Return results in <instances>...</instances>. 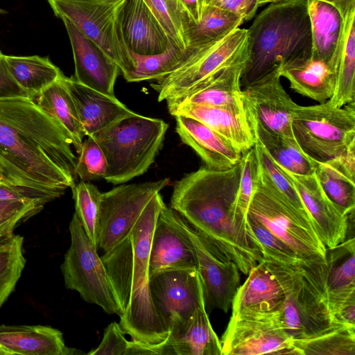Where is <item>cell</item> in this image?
Here are the masks:
<instances>
[{
    "mask_svg": "<svg viewBox=\"0 0 355 355\" xmlns=\"http://www.w3.org/2000/svg\"><path fill=\"white\" fill-rule=\"evenodd\" d=\"M61 125L28 97L0 98V182L46 203L75 185L76 157Z\"/></svg>",
    "mask_w": 355,
    "mask_h": 355,
    "instance_id": "6da1fadb",
    "label": "cell"
},
{
    "mask_svg": "<svg viewBox=\"0 0 355 355\" xmlns=\"http://www.w3.org/2000/svg\"><path fill=\"white\" fill-rule=\"evenodd\" d=\"M241 161L230 168L204 166L173 185L171 208L211 241L248 275L262 259L247 218L237 209Z\"/></svg>",
    "mask_w": 355,
    "mask_h": 355,
    "instance_id": "7a4b0ae2",
    "label": "cell"
},
{
    "mask_svg": "<svg viewBox=\"0 0 355 355\" xmlns=\"http://www.w3.org/2000/svg\"><path fill=\"white\" fill-rule=\"evenodd\" d=\"M166 205L159 193L148 203L129 236L101 258L106 268L122 315L119 324L132 340L157 344L168 337L153 306L149 288L152 236Z\"/></svg>",
    "mask_w": 355,
    "mask_h": 355,
    "instance_id": "3957f363",
    "label": "cell"
},
{
    "mask_svg": "<svg viewBox=\"0 0 355 355\" xmlns=\"http://www.w3.org/2000/svg\"><path fill=\"white\" fill-rule=\"evenodd\" d=\"M248 56L241 78L243 87L309 59L312 38L307 1L270 3L248 28Z\"/></svg>",
    "mask_w": 355,
    "mask_h": 355,
    "instance_id": "277c9868",
    "label": "cell"
},
{
    "mask_svg": "<svg viewBox=\"0 0 355 355\" xmlns=\"http://www.w3.org/2000/svg\"><path fill=\"white\" fill-rule=\"evenodd\" d=\"M283 294L282 326L292 340L308 339L345 324L334 322L325 289V263L296 265L263 259Z\"/></svg>",
    "mask_w": 355,
    "mask_h": 355,
    "instance_id": "5b68a950",
    "label": "cell"
},
{
    "mask_svg": "<svg viewBox=\"0 0 355 355\" xmlns=\"http://www.w3.org/2000/svg\"><path fill=\"white\" fill-rule=\"evenodd\" d=\"M168 128L162 119L134 112L91 135L106 159L103 179L120 184L146 173L163 146Z\"/></svg>",
    "mask_w": 355,
    "mask_h": 355,
    "instance_id": "8992f818",
    "label": "cell"
},
{
    "mask_svg": "<svg viewBox=\"0 0 355 355\" xmlns=\"http://www.w3.org/2000/svg\"><path fill=\"white\" fill-rule=\"evenodd\" d=\"M354 104L338 107L327 101L311 106L297 105L292 116V131L309 158L324 162L355 145Z\"/></svg>",
    "mask_w": 355,
    "mask_h": 355,
    "instance_id": "52a82bcc",
    "label": "cell"
},
{
    "mask_svg": "<svg viewBox=\"0 0 355 355\" xmlns=\"http://www.w3.org/2000/svg\"><path fill=\"white\" fill-rule=\"evenodd\" d=\"M248 29L237 28L214 42L188 47L182 62L150 86L159 101L182 96L219 70L248 60Z\"/></svg>",
    "mask_w": 355,
    "mask_h": 355,
    "instance_id": "ba28073f",
    "label": "cell"
},
{
    "mask_svg": "<svg viewBox=\"0 0 355 355\" xmlns=\"http://www.w3.org/2000/svg\"><path fill=\"white\" fill-rule=\"evenodd\" d=\"M248 213L309 264H324L326 247L311 219L258 178Z\"/></svg>",
    "mask_w": 355,
    "mask_h": 355,
    "instance_id": "9c48e42d",
    "label": "cell"
},
{
    "mask_svg": "<svg viewBox=\"0 0 355 355\" xmlns=\"http://www.w3.org/2000/svg\"><path fill=\"white\" fill-rule=\"evenodd\" d=\"M69 229L71 243L60 266L66 288L78 292L85 302L99 306L106 313L121 317L122 312L105 264L76 213Z\"/></svg>",
    "mask_w": 355,
    "mask_h": 355,
    "instance_id": "30bf717a",
    "label": "cell"
},
{
    "mask_svg": "<svg viewBox=\"0 0 355 355\" xmlns=\"http://www.w3.org/2000/svg\"><path fill=\"white\" fill-rule=\"evenodd\" d=\"M125 0H47L54 15L69 20L127 72L132 58L123 39L119 14Z\"/></svg>",
    "mask_w": 355,
    "mask_h": 355,
    "instance_id": "8fae6325",
    "label": "cell"
},
{
    "mask_svg": "<svg viewBox=\"0 0 355 355\" xmlns=\"http://www.w3.org/2000/svg\"><path fill=\"white\" fill-rule=\"evenodd\" d=\"M169 183L168 178L123 184L101 193L97 248L108 254L127 239L150 200Z\"/></svg>",
    "mask_w": 355,
    "mask_h": 355,
    "instance_id": "7c38bea8",
    "label": "cell"
},
{
    "mask_svg": "<svg viewBox=\"0 0 355 355\" xmlns=\"http://www.w3.org/2000/svg\"><path fill=\"white\" fill-rule=\"evenodd\" d=\"M177 217L195 250L206 312L209 314L218 309L227 313L240 286L239 268L226 253L178 213Z\"/></svg>",
    "mask_w": 355,
    "mask_h": 355,
    "instance_id": "4fadbf2b",
    "label": "cell"
},
{
    "mask_svg": "<svg viewBox=\"0 0 355 355\" xmlns=\"http://www.w3.org/2000/svg\"><path fill=\"white\" fill-rule=\"evenodd\" d=\"M151 300L158 319L168 334L187 323L204 304L197 269L159 273L149 280Z\"/></svg>",
    "mask_w": 355,
    "mask_h": 355,
    "instance_id": "5bb4252c",
    "label": "cell"
},
{
    "mask_svg": "<svg viewBox=\"0 0 355 355\" xmlns=\"http://www.w3.org/2000/svg\"><path fill=\"white\" fill-rule=\"evenodd\" d=\"M279 73L267 75L242 89L244 109L250 125L259 124L268 131L295 138L292 116L296 104L283 87Z\"/></svg>",
    "mask_w": 355,
    "mask_h": 355,
    "instance_id": "9a60e30c",
    "label": "cell"
},
{
    "mask_svg": "<svg viewBox=\"0 0 355 355\" xmlns=\"http://www.w3.org/2000/svg\"><path fill=\"white\" fill-rule=\"evenodd\" d=\"M221 355L296 354L279 319H230Z\"/></svg>",
    "mask_w": 355,
    "mask_h": 355,
    "instance_id": "2e32d148",
    "label": "cell"
},
{
    "mask_svg": "<svg viewBox=\"0 0 355 355\" xmlns=\"http://www.w3.org/2000/svg\"><path fill=\"white\" fill-rule=\"evenodd\" d=\"M276 164L295 189L326 248L343 242L347 236L349 215L330 200L315 173L297 175Z\"/></svg>",
    "mask_w": 355,
    "mask_h": 355,
    "instance_id": "e0dca14e",
    "label": "cell"
},
{
    "mask_svg": "<svg viewBox=\"0 0 355 355\" xmlns=\"http://www.w3.org/2000/svg\"><path fill=\"white\" fill-rule=\"evenodd\" d=\"M191 269H197L193 246L178 222L177 212L165 205L152 236L149 277L167 271Z\"/></svg>",
    "mask_w": 355,
    "mask_h": 355,
    "instance_id": "ac0fdd59",
    "label": "cell"
},
{
    "mask_svg": "<svg viewBox=\"0 0 355 355\" xmlns=\"http://www.w3.org/2000/svg\"><path fill=\"white\" fill-rule=\"evenodd\" d=\"M232 302L230 319H279L284 304L282 290L261 261L251 268Z\"/></svg>",
    "mask_w": 355,
    "mask_h": 355,
    "instance_id": "d6986e66",
    "label": "cell"
},
{
    "mask_svg": "<svg viewBox=\"0 0 355 355\" xmlns=\"http://www.w3.org/2000/svg\"><path fill=\"white\" fill-rule=\"evenodd\" d=\"M71 43L75 64L73 76L78 83L115 96L119 67L97 44L82 34L67 19H61Z\"/></svg>",
    "mask_w": 355,
    "mask_h": 355,
    "instance_id": "ffe728a7",
    "label": "cell"
},
{
    "mask_svg": "<svg viewBox=\"0 0 355 355\" xmlns=\"http://www.w3.org/2000/svg\"><path fill=\"white\" fill-rule=\"evenodd\" d=\"M167 108L173 116H187L202 123L242 153L254 146L255 137L244 107L183 103Z\"/></svg>",
    "mask_w": 355,
    "mask_h": 355,
    "instance_id": "44dd1931",
    "label": "cell"
},
{
    "mask_svg": "<svg viewBox=\"0 0 355 355\" xmlns=\"http://www.w3.org/2000/svg\"><path fill=\"white\" fill-rule=\"evenodd\" d=\"M119 20L125 42L134 53L157 54L173 45L143 0H125L120 9Z\"/></svg>",
    "mask_w": 355,
    "mask_h": 355,
    "instance_id": "7402d4cb",
    "label": "cell"
},
{
    "mask_svg": "<svg viewBox=\"0 0 355 355\" xmlns=\"http://www.w3.org/2000/svg\"><path fill=\"white\" fill-rule=\"evenodd\" d=\"M64 80L87 137L134 113L115 96L89 88L73 76H64Z\"/></svg>",
    "mask_w": 355,
    "mask_h": 355,
    "instance_id": "603a6c76",
    "label": "cell"
},
{
    "mask_svg": "<svg viewBox=\"0 0 355 355\" xmlns=\"http://www.w3.org/2000/svg\"><path fill=\"white\" fill-rule=\"evenodd\" d=\"M175 118L176 132L181 140L195 150L205 166L225 169L241 161L243 153L202 123L184 116Z\"/></svg>",
    "mask_w": 355,
    "mask_h": 355,
    "instance_id": "cb8c5ba5",
    "label": "cell"
},
{
    "mask_svg": "<svg viewBox=\"0 0 355 355\" xmlns=\"http://www.w3.org/2000/svg\"><path fill=\"white\" fill-rule=\"evenodd\" d=\"M0 347L8 355H73L82 353L66 346L60 330L42 325H0Z\"/></svg>",
    "mask_w": 355,
    "mask_h": 355,
    "instance_id": "d4e9b609",
    "label": "cell"
},
{
    "mask_svg": "<svg viewBox=\"0 0 355 355\" xmlns=\"http://www.w3.org/2000/svg\"><path fill=\"white\" fill-rule=\"evenodd\" d=\"M246 62L242 61L219 70L182 96L166 100L167 106L193 103L244 107L241 78Z\"/></svg>",
    "mask_w": 355,
    "mask_h": 355,
    "instance_id": "484cf974",
    "label": "cell"
},
{
    "mask_svg": "<svg viewBox=\"0 0 355 355\" xmlns=\"http://www.w3.org/2000/svg\"><path fill=\"white\" fill-rule=\"evenodd\" d=\"M325 289L331 311L340 304L355 297V239L326 249Z\"/></svg>",
    "mask_w": 355,
    "mask_h": 355,
    "instance_id": "4316f807",
    "label": "cell"
},
{
    "mask_svg": "<svg viewBox=\"0 0 355 355\" xmlns=\"http://www.w3.org/2000/svg\"><path fill=\"white\" fill-rule=\"evenodd\" d=\"M315 162L322 189L338 208L349 215L355 209V145L335 159Z\"/></svg>",
    "mask_w": 355,
    "mask_h": 355,
    "instance_id": "83f0119b",
    "label": "cell"
},
{
    "mask_svg": "<svg viewBox=\"0 0 355 355\" xmlns=\"http://www.w3.org/2000/svg\"><path fill=\"white\" fill-rule=\"evenodd\" d=\"M169 354L221 355L220 340L214 331L205 305L198 308L184 324L172 330L166 339Z\"/></svg>",
    "mask_w": 355,
    "mask_h": 355,
    "instance_id": "f1b7e54d",
    "label": "cell"
},
{
    "mask_svg": "<svg viewBox=\"0 0 355 355\" xmlns=\"http://www.w3.org/2000/svg\"><path fill=\"white\" fill-rule=\"evenodd\" d=\"M306 1L311 30V58L327 62L334 70V58L340 38L343 16L328 3L318 0Z\"/></svg>",
    "mask_w": 355,
    "mask_h": 355,
    "instance_id": "f546056e",
    "label": "cell"
},
{
    "mask_svg": "<svg viewBox=\"0 0 355 355\" xmlns=\"http://www.w3.org/2000/svg\"><path fill=\"white\" fill-rule=\"evenodd\" d=\"M336 85L331 98L334 106L343 107L355 97V7L343 16L340 41L334 58Z\"/></svg>",
    "mask_w": 355,
    "mask_h": 355,
    "instance_id": "4dcf8cb0",
    "label": "cell"
},
{
    "mask_svg": "<svg viewBox=\"0 0 355 355\" xmlns=\"http://www.w3.org/2000/svg\"><path fill=\"white\" fill-rule=\"evenodd\" d=\"M63 73L33 99L64 130L78 154L85 135L77 110L64 83Z\"/></svg>",
    "mask_w": 355,
    "mask_h": 355,
    "instance_id": "1f68e13d",
    "label": "cell"
},
{
    "mask_svg": "<svg viewBox=\"0 0 355 355\" xmlns=\"http://www.w3.org/2000/svg\"><path fill=\"white\" fill-rule=\"evenodd\" d=\"M291 88L320 103L329 100L334 92L336 74L327 62L313 58L282 69Z\"/></svg>",
    "mask_w": 355,
    "mask_h": 355,
    "instance_id": "d6a6232c",
    "label": "cell"
},
{
    "mask_svg": "<svg viewBox=\"0 0 355 355\" xmlns=\"http://www.w3.org/2000/svg\"><path fill=\"white\" fill-rule=\"evenodd\" d=\"M3 59L12 76L32 99L62 73L49 57L3 54Z\"/></svg>",
    "mask_w": 355,
    "mask_h": 355,
    "instance_id": "836d02e7",
    "label": "cell"
},
{
    "mask_svg": "<svg viewBox=\"0 0 355 355\" xmlns=\"http://www.w3.org/2000/svg\"><path fill=\"white\" fill-rule=\"evenodd\" d=\"M255 137L266 153L278 165L297 175L315 173V162L301 149L295 138L267 130L259 124L251 125Z\"/></svg>",
    "mask_w": 355,
    "mask_h": 355,
    "instance_id": "e575fe53",
    "label": "cell"
},
{
    "mask_svg": "<svg viewBox=\"0 0 355 355\" xmlns=\"http://www.w3.org/2000/svg\"><path fill=\"white\" fill-rule=\"evenodd\" d=\"M243 22L241 17L228 10L212 4L204 6L200 20L188 31L187 48L220 40Z\"/></svg>",
    "mask_w": 355,
    "mask_h": 355,
    "instance_id": "d590c367",
    "label": "cell"
},
{
    "mask_svg": "<svg viewBox=\"0 0 355 355\" xmlns=\"http://www.w3.org/2000/svg\"><path fill=\"white\" fill-rule=\"evenodd\" d=\"M132 65L123 73L128 83L157 80L171 73L182 62L184 51L171 45L164 51L152 55H141L131 51Z\"/></svg>",
    "mask_w": 355,
    "mask_h": 355,
    "instance_id": "8d00e7d4",
    "label": "cell"
},
{
    "mask_svg": "<svg viewBox=\"0 0 355 355\" xmlns=\"http://www.w3.org/2000/svg\"><path fill=\"white\" fill-rule=\"evenodd\" d=\"M153 12L171 44L185 51L187 33L195 21L180 0H143Z\"/></svg>",
    "mask_w": 355,
    "mask_h": 355,
    "instance_id": "74e56055",
    "label": "cell"
},
{
    "mask_svg": "<svg viewBox=\"0 0 355 355\" xmlns=\"http://www.w3.org/2000/svg\"><path fill=\"white\" fill-rule=\"evenodd\" d=\"M297 355H355V326L340 325L317 336L292 340Z\"/></svg>",
    "mask_w": 355,
    "mask_h": 355,
    "instance_id": "f35d334b",
    "label": "cell"
},
{
    "mask_svg": "<svg viewBox=\"0 0 355 355\" xmlns=\"http://www.w3.org/2000/svg\"><path fill=\"white\" fill-rule=\"evenodd\" d=\"M24 238L12 233L0 238V307L14 291L26 264Z\"/></svg>",
    "mask_w": 355,
    "mask_h": 355,
    "instance_id": "ab89813d",
    "label": "cell"
},
{
    "mask_svg": "<svg viewBox=\"0 0 355 355\" xmlns=\"http://www.w3.org/2000/svg\"><path fill=\"white\" fill-rule=\"evenodd\" d=\"M71 189L75 202V213L87 236L97 248L101 192L95 185L84 181L75 184Z\"/></svg>",
    "mask_w": 355,
    "mask_h": 355,
    "instance_id": "60d3db41",
    "label": "cell"
},
{
    "mask_svg": "<svg viewBox=\"0 0 355 355\" xmlns=\"http://www.w3.org/2000/svg\"><path fill=\"white\" fill-rule=\"evenodd\" d=\"M247 222L253 239L261 250L263 259L291 265L307 263L302 260L290 247L248 213Z\"/></svg>",
    "mask_w": 355,
    "mask_h": 355,
    "instance_id": "b9f144b4",
    "label": "cell"
},
{
    "mask_svg": "<svg viewBox=\"0 0 355 355\" xmlns=\"http://www.w3.org/2000/svg\"><path fill=\"white\" fill-rule=\"evenodd\" d=\"M78 155L74 171L75 176L84 182L104 178L107 171L106 159L92 136H88L83 142Z\"/></svg>",
    "mask_w": 355,
    "mask_h": 355,
    "instance_id": "7bdbcfd3",
    "label": "cell"
},
{
    "mask_svg": "<svg viewBox=\"0 0 355 355\" xmlns=\"http://www.w3.org/2000/svg\"><path fill=\"white\" fill-rule=\"evenodd\" d=\"M44 207L35 200H0V238L13 233L19 224L39 213Z\"/></svg>",
    "mask_w": 355,
    "mask_h": 355,
    "instance_id": "ee69618b",
    "label": "cell"
},
{
    "mask_svg": "<svg viewBox=\"0 0 355 355\" xmlns=\"http://www.w3.org/2000/svg\"><path fill=\"white\" fill-rule=\"evenodd\" d=\"M120 324L114 321L105 329L98 347L87 353L89 355H125L128 340Z\"/></svg>",
    "mask_w": 355,
    "mask_h": 355,
    "instance_id": "f6af8a7d",
    "label": "cell"
},
{
    "mask_svg": "<svg viewBox=\"0 0 355 355\" xmlns=\"http://www.w3.org/2000/svg\"><path fill=\"white\" fill-rule=\"evenodd\" d=\"M259 2V0H214L211 4L241 17L245 22L254 16Z\"/></svg>",
    "mask_w": 355,
    "mask_h": 355,
    "instance_id": "bcb514c9",
    "label": "cell"
},
{
    "mask_svg": "<svg viewBox=\"0 0 355 355\" xmlns=\"http://www.w3.org/2000/svg\"><path fill=\"white\" fill-rule=\"evenodd\" d=\"M13 97H28L8 71L0 51V98Z\"/></svg>",
    "mask_w": 355,
    "mask_h": 355,
    "instance_id": "7dc6e473",
    "label": "cell"
},
{
    "mask_svg": "<svg viewBox=\"0 0 355 355\" xmlns=\"http://www.w3.org/2000/svg\"><path fill=\"white\" fill-rule=\"evenodd\" d=\"M331 314L334 322L338 324L355 326V297L336 306Z\"/></svg>",
    "mask_w": 355,
    "mask_h": 355,
    "instance_id": "c3c4849f",
    "label": "cell"
},
{
    "mask_svg": "<svg viewBox=\"0 0 355 355\" xmlns=\"http://www.w3.org/2000/svg\"><path fill=\"white\" fill-rule=\"evenodd\" d=\"M34 200L0 183V200ZM36 201V200H35ZM38 202V201H37Z\"/></svg>",
    "mask_w": 355,
    "mask_h": 355,
    "instance_id": "681fc988",
    "label": "cell"
},
{
    "mask_svg": "<svg viewBox=\"0 0 355 355\" xmlns=\"http://www.w3.org/2000/svg\"><path fill=\"white\" fill-rule=\"evenodd\" d=\"M183 6L197 23L201 16V5L200 0H180Z\"/></svg>",
    "mask_w": 355,
    "mask_h": 355,
    "instance_id": "f907efd6",
    "label": "cell"
},
{
    "mask_svg": "<svg viewBox=\"0 0 355 355\" xmlns=\"http://www.w3.org/2000/svg\"><path fill=\"white\" fill-rule=\"evenodd\" d=\"M334 6L343 16L348 10L355 7V0H318Z\"/></svg>",
    "mask_w": 355,
    "mask_h": 355,
    "instance_id": "816d5d0a",
    "label": "cell"
},
{
    "mask_svg": "<svg viewBox=\"0 0 355 355\" xmlns=\"http://www.w3.org/2000/svg\"><path fill=\"white\" fill-rule=\"evenodd\" d=\"M283 1V0H259V6H263L266 3H270L277 2V1Z\"/></svg>",
    "mask_w": 355,
    "mask_h": 355,
    "instance_id": "f5cc1de1",
    "label": "cell"
},
{
    "mask_svg": "<svg viewBox=\"0 0 355 355\" xmlns=\"http://www.w3.org/2000/svg\"><path fill=\"white\" fill-rule=\"evenodd\" d=\"M214 0H200L201 8L202 6L211 4Z\"/></svg>",
    "mask_w": 355,
    "mask_h": 355,
    "instance_id": "db71d44e",
    "label": "cell"
},
{
    "mask_svg": "<svg viewBox=\"0 0 355 355\" xmlns=\"http://www.w3.org/2000/svg\"><path fill=\"white\" fill-rule=\"evenodd\" d=\"M0 355H8L7 352L0 347Z\"/></svg>",
    "mask_w": 355,
    "mask_h": 355,
    "instance_id": "11a10c76",
    "label": "cell"
},
{
    "mask_svg": "<svg viewBox=\"0 0 355 355\" xmlns=\"http://www.w3.org/2000/svg\"><path fill=\"white\" fill-rule=\"evenodd\" d=\"M7 13V11L1 8H0V15H5Z\"/></svg>",
    "mask_w": 355,
    "mask_h": 355,
    "instance_id": "9f6ffc18",
    "label": "cell"
},
{
    "mask_svg": "<svg viewBox=\"0 0 355 355\" xmlns=\"http://www.w3.org/2000/svg\"><path fill=\"white\" fill-rule=\"evenodd\" d=\"M0 180H1V178H0ZM1 183V182H0Z\"/></svg>",
    "mask_w": 355,
    "mask_h": 355,
    "instance_id": "6f0895ef",
    "label": "cell"
}]
</instances>
